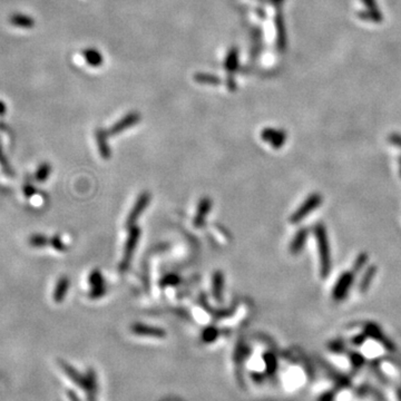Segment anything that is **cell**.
Instances as JSON below:
<instances>
[{
	"mask_svg": "<svg viewBox=\"0 0 401 401\" xmlns=\"http://www.w3.org/2000/svg\"><path fill=\"white\" fill-rule=\"evenodd\" d=\"M60 368L64 370L66 376L74 383L77 387L82 388L86 393L87 398L90 397H96L98 393V379L94 369H88L87 372L83 375L78 370L73 367L66 361L59 360Z\"/></svg>",
	"mask_w": 401,
	"mask_h": 401,
	"instance_id": "cell-1",
	"label": "cell"
},
{
	"mask_svg": "<svg viewBox=\"0 0 401 401\" xmlns=\"http://www.w3.org/2000/svg\"><path fill=\"white\" fill-rule=\"evenodd\" d=\"M314 237L317 240V248L320 261V275L323 279L328 277L332 269V261H331L330 243L328 238L327 229L323 223H318L313 227Z\"/></svg>",
	"mask_w": 401,
	"mask_h": 401,
	"instance_id": "cell-2",
	"label": "cell"
},
{
	"mask_svg": "<svg viewBox=\"0 0 401 401\" xmlns=\"http://www.w3.org/2000/svg\"><path fill=\"white\" fill-rule=\"evenodd\" d=\"M141 237V229L137 225H134L128 229V235H127V240L125 242L124 252H123L122 260L119 262V271L126 272L128 270L130 263H132V259L134 256L135 250H136L138 245V241Z\"/></svg>",
	"mask_w": 401,
	"mask_h": 401,
	"instance_id": "cell-3",
	"label": "cell"
},
{
	"mask_svg": "<svg viewBox=\"0 0 401 401\" xmlns=\"http://www.w3.org/2000/svg\"><path fill=\"white\" fill-rule=\"evenodd\" d=\"M323 202V198L319 193H312L308 196L307 200L301 204V205L296 209V211L291 215L290 222L291 224H298L301 221H303L311 212H313L321 205Z\"/></svg>",
	"mask_w": 401,
	"mask_h": 401,
	"instance_id": "cell-4",
	"label": "cell"
},
{
	"mask_svg": "<svg viewBox=\"0 0 401 401\" xmlns=\"http://www.w3.org/2000/svg\"><path fill=\"white\" fill-rule=\"evenodd\" d=\"M354 273L353 271H346L343 272L342 274L338 277L337 282H335L333 290H332V298L337 302L345 300L348 296L349 292L352 288L354 282Z\"/></svg>",
	"mask_w": 401,
	"mask_h": 401,
	"instance_id": "cell-5",
	"label": "cell"
},
{
	"mask_svg": "<svg viewBox=\"0 0 401 401\" xmlns=\"http://www.w3.org/2000/svg\"><path fill=\"white\" fill-rule=\"evenodd\" d=\"M149 202H150V194L148 192H142L141 194L138 195L136 202H135L134 206L132 207V210H130L129 212L128 217H127L126 219L125 225L127 229L136 225L137 219L141 218V215L144 213L146 209H147Z\"/></svg>",
	"mask_w": 401,
	"mask_h": 401,
	"instance_id": "cell-6",
	"label": "cell"
},
{
	"mask_svg": "<svg viewBox=\"0 0 401 401\" xmlns=\"http://www.w3.org/2000/svg\"><path fill=\"white\" fill-rule=\"evenodd\" d=\"M130 331L138 337H152L157 339H163L166 337V331L162 329V328L148 326L140 322H136L130 326Z\"/></svg>",
	"mask_w": 401,
	"mask_h": 401,
	"instance_id": "cell-7",
	"label": "cell"
},
{
	"mask_svg": "<svg viewBox=\"0 0 401 401\" xmlns=\"http://www.w3.org/2000/svg\"><path fill=\"white\" fill-rule=\"evenodd\" d=\"M211 209L212 200L209 196H204V198L200 199L198 205V210H196V214L194 219H193V225L198 227V229H200V227L205 224L207 215H209Z\"/></svg>",
	"mask_w": 401,
	"mask_h": 401,
	"instance_id": "cell-8",
	"label": "cell"
},
{
	"mask_svg": "<svg viewBox=\"0 0 401 401\" xmlns=\"http://www.w3.org/2000/svg\"><path fill=\"white\" fill-rule=\"evenodd\" d=\"M225 277L222 271H215L212 276V293L218 302H222L224 298Z\"/></svg>",
	"mask_w": 401,
	"mask_h": 401,
	"instance_id": "cell-9",
	"label": "cell"
},
{
	"mask_svg": "<svg viewBox=\"0 0 401 401\" xmlns=\"http://www.w3.org/2000/svg\"><path fill=\"white\" fill-rule=\"evenodd\" d=\"M308 237H309V230L306 229V227L300 229L295 233L294 237H293L290 243V253L293 254V255H296V254L302 252L304 245L307 243Z\"/></svg>",
	"mask_w": 401,
	"mask_h": 401,
	"instance_id": "cell-10",
	"label": "cell"
},
{
	"mask_svg": "<svg viewBox=\"0 0 401 401\" xmlns=\"http://www.w3.org/2000/svg\"><path fill=\"white\" fill-rule=\"evenodd\" d=\"M69 285H71V280H69V277L67 275H63L59 277L56 283L55 290H54L53 293V299L56 303L63 302L65 298H66L67 292L69 290Z\"/></svg>",
	"mask_w": 401,
	"mask_h": 401,
	"instance_id": "cell-11",
	"label": "cell"
},
{
	"mask_svg": "<svg viewBox=\"0 0 401 401\" xmlns=\"http://www.w3.org/2000/svg\"><path fill=\"white\" fill-rule=\"evenodd\" d=\"M9 22L11 26L20 29H32L35 25V20L29 15L15 13L9 17Z\"/></svg>",
	"mask_w": 401,
	"mask_h": 401,
	"instance_id": "cell-12",
	"label": "cell"
},
{
	"mask_svg": "<svg viewBox=\"0 0 401 401\" xmlns=\"http://www.w3.org/2000/svg\"><path fill=\"white\" fill-rule=\"evenodd\" d=\"M96 141L99 148V154L104 160H109L110 157V148L109 143H107V136L104 130H97L96 132Z\"/></svg>",
	"mask_w": 401,
	"mask_h": 401,
	"instance_id": "cell-13",
	"label": "cell"
},
{
	"mask_svg": "<svg viewBox=\"0 0 401 401\" xmlns=\"http://www.w3.org/2000/svg\"><path fill=\"white\" fill-rule=\"evenodd\" d=\"M376 274H377L376 265H371V267H369L367 270H365V274L361 277L360 283H359V291L361 293H365L368 291V289L370 288V285H371Z\"/></svg>",
	"mask_w": 401,
	"mask_h": 401,
	"instance_id": "cell-14",
	"label": "cell"
},
{
	"mask_svg": "<svg viewBox=\"0 0 401 401\" xmlns=\"http://www.w3.org/2000/svg\"><path fill=\"white\" fill-rule=\"evenodd\" d=\"M248 354H249V346H246V343L240 340L237 342V346H235V350H234V354H233V359L235 365H237V367H241L243 362L248 358Z\"/></svg>",
	"mask_w": 401,
	"mask_h": 401,
	"instance_id": "cell-15",
	"label": "cell"
},
{
	"mask_svg": "<svg viewBox=\"0 0 401 401\" xmlns=\"http://www.w3.org/2000/svg\"><path fill=\"white\" fill-rule=\"evenodd\" d=\"M262 137H263L264 141L270 142V144L274 148H280L284 142V135L272 129L264 130L263 134H262Z\"/></svg>",
	"mask_w": 401,
	"mask_h": 401,
	"instance_id": "cell-16",
	"label": "cell"
},
{
	"mask_svg": "<svg viewBox=\"0 0 401 401\" xmlns=\"http://www.w3.org/2000/svg\"><path fill=\"white\" fill-rule=\"evenodd\" d=\"M219 335V328L214 327V326H210V327H206L205 329L202 331V333H200V340H202V342L206 343V345H210V343H213L214 341L218 340Z\"/></svg>",
	"mask_w": 401,
	"mask_h": 401,
	"instance_id": "cell-17",
	"label": "cell"
},
{
	"mask_svg": "<svg viewBox=\"0 0 401 401\" xmlns=\"http://www.w3.org/2000/svg\"><path fill=\"white\" fill-rule=\"evenodd\" d=\"M50 173H52V165L47 163V162L41 163L38 166L36 173H35V180L39 183H44L48 180Z\"/></svg>",
	"mask_w": 401,
	"mask_h": 401,
	"instance_id": "cell-18",
	"label": "cell"
},
{
	"mask_svg": "<svg viewBox=\"0 0 401 401\" xmlns=\"http://www.w3.org/2000/svg\"><path fill=\"white\" fill-rule=\"evenodd\" d=\"M49 241H50V238L46 237V235L36 233V234H33L32 237H29L28 243L32 248L41 249V248H45L46 245H48Z\"/></svg>",
	"mask_w": 401,
	"mask_h": 401,
	"instance_id": "cell-19",
	"label": "cell"
},
{
	"mask_svg": "<svg viewBox=\"0 0 401 401\" xmlns=\"http://www.w3.org/2000/svg\"><path fill=\"white\" fill-rule=\"evenodd\" d=\"M137 119H138L137 116H128V117L124 118V119H122L121 122L117 123V124L110 129V133L111 134H117V133L123 132L124 129H127L128 127L134 125L135 123L137 122Z\"/></svg>",
	"mask_w": 401,
	"mask_h": 401,
	"instance_id": "cell-20",
	"label": "cell"
},
{
	"mask_svg": "<svg viewBox=\"0 0 401 401\" xmlns=\"http://www.w3.org/2000/svg\"><path fill=\"white\" fill-rule=\"evenodd\" d=\"M88 283L91 284V287H98V285L105 284L104 276L98 269L92 270L91 272L90 276H88Z\"/></svg>",
	"mask_w": 401,
	"mask_h": 401,
	"instance_id": "cell-21",
	"label": "cell"
},
{
	"mask_svg": "<svg viewBox=\"0 0 401 401\" xmlns=\"http://www.w3.org/2000/svg\"><path fill=\"white\" fill-rule=\"evenodd\" d=\"M181 283V277L177 274H166L165 276L162 277L161 280V285L163 288L167 287H176Z\"/></svg>",
	"mask_w": 401,
	"mask_h": 401,
	"instance_id": "cell-22",
	"label": "cell"
},
{
	"mask_svg": "<svg viewBox=\"0 0 401 401\" xmlns=\"http://www.w3.org/2000/svg\"><path fill=\"white\" fill-rule=\"evenodd\" d=\"M107 293V287L106 284L98 285V287H91L90 293H88V296L91 300H98L100 298H103L104 295H106Z\"/></svg>",
	"mask_w": 401,
	"mask_h": 401,
	"instance_id": "cell-23",
	"label": "cell"
},
{
	"mask_svg": "<svg viewBox=\"0 0 401 401\" xmlns=\"http://www.w3.org/2000/svg\"><path fill=\"white\" fill-rule=\"evenodd\" d=\"M368 263V254L367 253H360L359 255L357 256L356 261L353 263V272H359L362 269L365 268V265Z\"/></svg>",
	"mask_w": 401,
	"mask_h": 401,
	"instance_id": "cell-24",
	"label": "cell"
},
{
	"mask_svg": "<svg viewBox=\"0 0 401 401\" xmlns=\"http://www.w3.org/2000/svg\"><path fill=\"white\" fill-rule=\"evenodd\" d=\"M49 244L52 245L56 251H58V252H65V251L67 250L66 245H65V243L63 242V240H61L58 234L54 235L53 237H50Z\"/></svg>",
	"mask_w": 401,
	"mask_h": 401,
	"instance_id": "cell-25",
	"label": "cell"
},
{
	"mask_svg": "<svg viewBox=\"0 0 401 401\" xmlns=\"http://www.w3.org/2000/svg\"><path fill=\"white\" fill-rule=\"evenodd\" d=\"M22 191H24V194H25L26 198L29 199V198H32L35 193H36V188L34 187V185L32 183L27 182V183H25L24 187H22Z\"/></svg>",
	"mask_w": 401,
	"mask_h": 401,
	"instance_id": "cell-26",
	"label": "cell"
},
{
	"mask_svg": "<svg viewBox=\"0 0 401 401\" xmlns=\"http://www.w3.org/2000/svg\"><path fill=\"white\" fill-rule=\"evenodd\" d=\"M66 395H67V398L69 401H82L78 397V395H77L74 390H71V389H67Z\"/></svg>",
	"mask_w": 401,
	"mask_h": 401,
	"instance_id": "cell-27",
	"label": "cell"
},
{
	"mask_svg": "<svg viewBox=\"0 0 401 401\" xmlns=\"http://www.w3.org/2000/svg\"><path fill=\"white\" fill-rule=\"evenodd\" d=\"M7 111V106L6 104L2 102V100H0V116H2V115H5Z\"/></svg>",
	"mask_w": 401,
	"mask_h": 401,
	"instance_id": "cell-28",
	"label": "cell"
},
{
	"mask_svg": "<svg viewBox=\"0 0 401 401\" xmlns=\"http://www.w3.org/2000/svg\"><path fill=\"white\" fill-rule=\"evenodd\" d=\"M399 165H400V169H399V173H400V177H401V157L399 160Z\"/></svg>",
	"mask_w": 401,
	"mask_h": 401,
	"instance_id": "cell-29",
	"label": "cell"
}]
</instances>
